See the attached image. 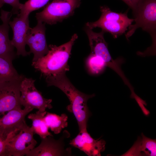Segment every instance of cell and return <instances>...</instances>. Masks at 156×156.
<instances>
[{"mask_svg":"<svg viewBox=\"0 0 156 156\" xmlns=\"http://www.w3.org/2000/svg\"><path fill=\"white\" fill-rule=\"evenodd\" d=\"M63 73L46 77L48 86H54L60 89L67 96L70 103L66 109L73 114L77 122L79 132L87 129L90 112L87 105L89 99L95 96L94 94H87L77 89Z\"/></svg>","mask_w":156,"mask_h":156,"instance_id":"cell-1","label":"cell"},{"mask_svg":"<svg viewBox=\"0 0 156 156\" xmlns=\"http://www.w3.org/2000/svg\"><path fill=\"white\" fill-rule=\"evenodd\" d=\"M101 15L99 18L94 22L86 23V26L92 29L96 27L100 28L105 33L109 32L114 38H117L127 30V28L134 21L129 18L127 12L117 13L111 11L108 6H101Z\"/></svg>","mask_w":156,"mask_h":156,"instance_id":"cell-4","label":"cell"},{"mask_svg":"<svg viewBox=\"0 0 156 156\" xmlns=\"http://www.w3.org/2000/svg\"><path fill=\"white\" fill-rule=\"evenodd\" d=\"M81 0H53L41 12L36 14L37 21L53 25L74 14L80 6Z\"/></svg>","mask_w":156,"mask_h":156,"instance_id":"cell-6","label":"cell"},{"mask_svg":"<svg viewBox=\"0 0 156 156\" xmlns=\"http://www.w3.org/2000/svg\"><path fill=\"white\" fill-rule=\"evenodd\" d=\"M12 15L11 12L1 10L0 18L2 23L0 25V57L12 62L16 55L9 37V22Z\"/></svg>","mask_w":156,"mask_h":156,"instance_id":"cell-15","label":"cell"},{"mask_svg":"<svg viewBox=\"0 0 156 156\" xmlns=\"http://www.w3.org/2000/svg\"><path fill=\"white\" fill-rule=\"evenodd\" d=\"M33 110L26 107L0 114V137L5 140L10 134L19 128L25 121L26 116Z\"/></svg>","mask_w":156,"mask_h":156,"instance_id":"cell-13","label":"cell"},{"mask_svg":"<svg viewBox=\"0 0 156 156\" xmlns=\"http://www.w3.org/2000/svg\"><path fill=\"white\" fill-rule=\"evenodd\" d=\"M5 3L8 4L12 7L11 12L12 14H18L21 3L19 0H0V5H3Z\"/></svg>","mask_w":156,"mask_h":156,"instance_id":"cell-22","label":"cell"},{"mask_svg":"<svg viewBox=\"0 0 156 156\" xmlns=\"http://www.w3.org/2000/svg\"><path fill=\"white\" fill-rule=\"evenodd\" d=\"M9 25L13 32L11 42L16 49V55L26 56L29 55L25 49L27 33L30 28L29 16L17 15L12 21H10Z\"/></svg>","mask_w":156,"mask_h":156,"instance_id":"cell-12","label":"cell"},{"mask_svg":"<svg viewBox=\"0 0 156 156\" xmlns=\"http://www.w3.org/2000/svg\"><path fill=\"white\" fill-rule=\"evenodd\" d=\"M3 6V5H0V8H1Z\"/></svg>","mask_w":156,"mask_h":156,"instance_id":"cell-25","label":"cell"},{"mask_svg":"<svg viewBox=\"0 0 156 156\" xmlns=\"http://www.w3.org/2000/svg\"><path fill=\"white\" fill-rule=\"evenodd\" d=\"M87 62L90 72L94 74L101 73L107 67L101 57L92 53L88 58Z\"/></svg>","mask_w":156,"mask_h":156,"instance_id":"cell-21","label":"cell"},{"mask_svg":"<svg viewBox=\"0 0 156 156\" xmlns=\"http://www.w3.org/2000/svg\"><path fill=\"white\" fill-rule=\"evenodd\" d=\"M23 76L18 73L12 62L0 57V83L18 79Z\"/></svg>","mask_w":156,"mask_h":156,"instance_id":"cell-19","label":"cell"},{"mask_svg":"<svg viewBox=\"0 0 156 156\" xmlns=\"http://www.w3.org/2000/svg\"><path fill=\"white\" fill-rule=\"evenodd\" d=\"M47 112H42L39 111L35 113L30 114L27 118L32 122V128L34 134L38 135L40 138H44L50 136H53L52 134L49 131V128L47 125L44 119V117Z\"/></svg>","mask_w":156,"mask_h":156,"instance_id":"cell-16","label":"cell"},{"mask_svg":"<svg viewBox=\"0 0 156 156\" xmlns=\"http://www.w3.org/2000/svg\"><path fill=\"white\" fill-rule=\"evenodd\" d=\"M34 131L24 122L19 128L10 134L5 140L3 156H23L35 148L37 142Z\"/></svg>","mask_w":156,"mask_h":156,"instance_id":"cell-5","label":"cell"},{"mask_svg":"<svg viewBox=\"0 0 156 156\" xmlns=\"http://www.w3.org/2000/svg\"><path fill=\"white\" fill-rule=\"evenodd\" d=\"M32 78L24 77L20 85V102L24 107H30L44 112L47 108H52V99L44 98L41 92L36 89Z\"/></svg>","mask_w":156,"mask_h":156,"instance_id":"cell-8","label":"cell"},{"mask_svg":"<svg viewBox=\"0 0 156 156\" xmlns=\"http://www.w3.org/2000/svg\"><path fill=\"white\" fill-rule=\"evenodd\" d=\"M5 140L0 137V156H3L5 146Z\"/></svg>","mask_w":156,"mask_h":156,"instance_id":"cell-24","label":"cell"},{"mask_svg":"<svg viewBox=\"0 0 156 156\" xmlns=\"http://www.w3.org/2000/svg\"><path fill=\"white\" fill-rule=\"evenodd\" d=\"M77 38L75 34L69 41L61 45H49L48 53L36 61L32 62V66L45 77L66 73L69 70L68 60L73 46Z\"/></svg>","mask_w":156,"mask_h":156,"instance_id":"cell-2","label":"cell"},{"mask_svg":"<svg viewBox=\"0 0 156 156\" xmlns=\"http://www.w3.org/2000/svg\"></svg>","mask_w":156,"mask_h":156,"instance_id":"cell-26","label":"cell"},{"mask_svg":"<svg viewBox=\"0 0 156 156\" xmlns=\"http://www.w3.org/2000/svg\"><path fill=\"white\" fill-rule=\"evenodd\" d=\"M69 144L83 151L89 156H100L105 149V142L101 139L95 140L88 132L87 129L79 132Z\"/></svg>","mask_w":156,"mask_h":156,"instance_id":"cell-14","label":"cell"},{"mask_svg":"<svg viewBox=\"0 0 156 156\" xmlns=\"http://www.w3.org/2000/svg\"><path fill=\"white\" fill-rule=\"evenodd\" d=\"M49 0H28L24 3H21L19 13L18 15L29 16L32 12L38 9L46 4Z\"/></svg>","mask_w":156,"mask_h":156,"instance_id":"cell-20","label":"cell"},{"mask_svg":"<svg viewBox=\"0 0 156 156\" xmlns=\"http://www.w3.org/2000/svg\"><path fill=\"white\" fill-rule=\"evenodd\" d=\"M133 12L135 22L134 25L129 27L125 34L128 40L139 28L148 33L152 40L150 48L146 51L148 54H155L156 38V0H140L135 10Z\"/></svg>","mask_w":156,"mask_h":156,"instance_id":"cell-3","label":"cell"},{"mask_svg":"<svg viewBox=\"0 0 156 156\" xmlns=\"http://www.w3.org/2000/svg\"><path fill=\"white\" fill-rule=\"evenodd\" d=\"M44 119L48 128L55 134L60 133L62 129L68 125V117L65 113L60 116L47 112Z\"/></svg>","mask_w":156,"mask_h":156,"instance_id":"cell-17","label":"cell"},{"mask_svg":"<svg viewBox=\"0 0 156 156\" xmlns=\"http://www.w3.org/2000/svg\"><path fill=\"white\" fill-rule=\"evenodd\" d=\"M134 143L138 156H155L156 139H152L144 136L142 133Z\"/></svg>","mask_w":156,"mask_h":156,"instance_id":"cell-18","label":"cell"},{"mask_svg":"<svg viewBox=\"0 0 156 156\" xmlns=\"http://www.w3.org/2000/svg\"><path fill=\"white\" fill-rule=\"evenodd\" d=\"M126 3L133 11L135 9L140 0H122Z\"/></svg>","mask_w":156,"mask_h":156,"instance_id":"cell-23","label":"cell"},{"mask_svg":"<svg viewBox=\"0 0 156 156\" xmlns=\"http://www.w3.org/2000/svg\"><path fill=\"white\" fill-rule=\"evenodd\" d=\"M70 136L67 130L63 131V134L59 139L56 140L53 136H49L40 138L41 142L39 145L29 151L27 156H71L72 152L70 147L65 148L64 140Z\"/></svg>","mask_w":156,"mask_h":156,"instance_id":"cell-9","label":"cell"},{"mask_svg":"<svg viewBox=\"0 0 156 156\" xmlns=\"http://www.w3.org/2000/svg\"><path fill=\"white\" fill-rule=\"evenodd\" d=\"M24 77L0 83V114L21 108L20 85Z\"/></svg>","mask_w":156,"mask_h":156,"instance_id":"cell-10","label":"cell"},{"mask_svg":"<svg viewBox=\"0 0 156 156\" xmlns=\"http://www.w3.org/2000/svg\"><path fill=\"white\" fill-rule=\"evenodd\" d=\"M45 23L37 21L36 25L30 27L27 33L26 42L29 47V53L34 55L32 62H36L48 53L49 48L47 43Z\"/></svg>","mask_w":156,"mask_h":156,"instance_id":"cell-11","label":"cell"},{"mask_svg":"<svg viewBox=\"0 0 156 156\" xmlns=\"http://www.w3.org/2000/svg\"><path fill=\"white\" fill-rule=\"evenodd\" d=\"M85 31L87 35L91 48V53L101 57L108 67L114 71L121 77L124 82L128 81L121 68L123 62L122 59L114 60L108 49V44L104 37L105 32L102 30L99 33L93 31L86 26Z\"/></svg>","mask_w":156,"mask_h":156,"instance_id":"cell-7","label":"cell"}]
</instances>
